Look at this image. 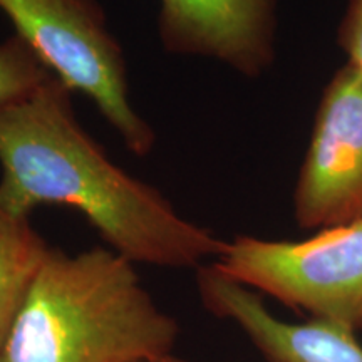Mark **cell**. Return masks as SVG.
<instances>
[{"label":"cell","mask_w":362,"mask_h":362,"mask_svg":"<svg viewBox=\"0 0 362 362\" xmlns=\"http://www.w3.org/2000/svg\"><path fill=\"white\" fill-rule=\"evenodd\" d=\"M71 96L52 76L29 96L0 104V208L17 218L40 205L74 208L134 265L198 270L218 259L225 240L117 166L81 126Z\"/></svg>","instance_id":"obj_1"},{"label":"cell","mask_w":362,"mask_h":362,"mask_svg":"<svg viewBox=\"0 0 362 362\" xmlns=\"http://www.w3.org/2000/svg\"><path fill=\"white\" fill-rule=\"evenodd\" d=\"M178 324L111 248L49 250L8 330L0 362H163Z\"/></svg>","instance_id":"obj_2"},{"label":"cell","mask_w":362,"mask_h":362,"mask_svg":"<svg viewBox=\"0 0 362 362\" xmlns=\"http://www.w3.org/2000/svg\"><path fill=\"white\" fill-rule=\"evenodd\" d=\"M0 11L52 76L94 103L133 155L151 153L156 133L131 103L123 47L98 0H0Z\"/></svg>","instance_id":"obj_3"},{"label":"cell","mask_w":362,"mask_h":362,"mask_svg":"<svg viewBox=\"0 0 362 362\" xmlns=\"http://www.w3.org/2000/svg\"><path fill=\"white\" fill-rule=\"evenodd\" d=\"M211 264L310 319L362 332V221L319 230L305 240L242 235L226 242Z\"/></svg>","instance_id":"obj_4"},{"label":"cell","mask_w":362,"mask_h":362,"mask_svg":"<svg viewBox=\"0 0 362 362\" xmlns=\"http://www.w3.org/2000/svg\"><path fill=\"white\" fill-rule=\"evenodd\" d=\"M302 228L362 221V76L342 67L325 89L293 193Z\"/></svg>","instance_id":"obj_5"},{"label":"cell","mask_w":362,"mask_h":362,"mask_svg":"<svg viewBox=\"0 0 362 362\" xmlns=\"http://www.w3.org/2000/svg\"><path fill=\"white\" fill-rule=\"evenodd\" d=\"M275 0H161L158 33L180 56L210 57L257 76L274 56Z\"/></svg>","instance_id":"obj_6"},{"label":"cell","mask_w":362,"mask_h":362,"mask_svg":"<svg viewBox=\"0 0 362 362\" xmlns=\"http://www.w3.org/2000/svg\"><path fill=\"white\" fill-rule=\"evenodd\" d=\"M197 287L203 305L237 325L267 362H362L357 334L317 319H280L260 293L228 279L214 264L197 270Z\"/></svg>","instance_id":"obj_7"},{"label":"cell","mask_w":362,"mask_h":362,"mask_svg":"<svg viewBox=\"0 0 362 362\" xmlns=\"http://www.w3.org/2000/svg\"><path fill=\"white\" fill-rule=\"evenodd\" d=\"M49 250L29 218L0 208V351Z\"/></svg>","instance_id":"obj_8"},{"label":"cell","mask_w":362,"mask_h":362,"mask_svg":"<svg viewBox=\"0 0 362 362\" xmlns=\"http://www.w3.org/2000/svg\"><path fill=\"white\" fill-rule=\"evenodd\" d=\"M51 78L52 72L19 35L0 42V104L29 96Z\"/></svg>","instance_id":"obj_9"},{"label":"cell","mask_w":362,"mask_h":362,"mask_svg":"<svg viewBox=\"0 0 362 362\" xmlns=\"http://www.w3.org/2000/svg\"><path fill=\"white\" fill-rule=\"evenodd\" d=\"M341 37L349 59L347 66L362 76V0H351Z\"/></svg>","instance_id":"obj_10"},{"label":"cell","mask_w":362,"mask_h":362,"mask_svg":"<svg viewBox=\"0 0 362 362\" xmlns=\"http://www.w3.org/2000/svg\"><path fill=\"white\" fill-rule=\"evenodd\" d=\"M163 362H197V361H189V359H183V357H178V356H170L168 359H165Z\"/></svg>","instance_id":"obj_11"}]
</instances>
